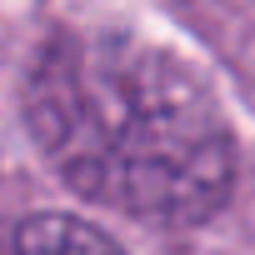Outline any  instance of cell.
I'll list each match as a JSON object with an SVG mask.
<instances>
[{
    "instance_id": "cell-1",
    "label": "cell",
    "mask_w": 255,
    "mask_h": 255,
    "mask_svg": "<svg viewBox=\"0 0 255 255\" xmlns=\"http://www.w3.org/2000/svg\"><path fill=\"white\" fill-rule=\"evenodd\" d=\"M30 130L55 175L120 215L200 225L235 185L215 95L170 50L120 30H60L25 80Z\"/></svg>"
},
{
    "instance_id": "cell-2",
    "label": "cell",
    "mask_w": 255,
    "mask_h": 255,
    "mask_svg": "<svg viewBox=\"0 0 255 255\" xmlns=\"http://www.w3.org/2000/svg\"><path fill=\"white\" fill-rule=\"evenodd\" d=\"M15 255H125V250L100 225H90L80 215L45 210L15 230Z\"/></svg>"
}]
</instances>
